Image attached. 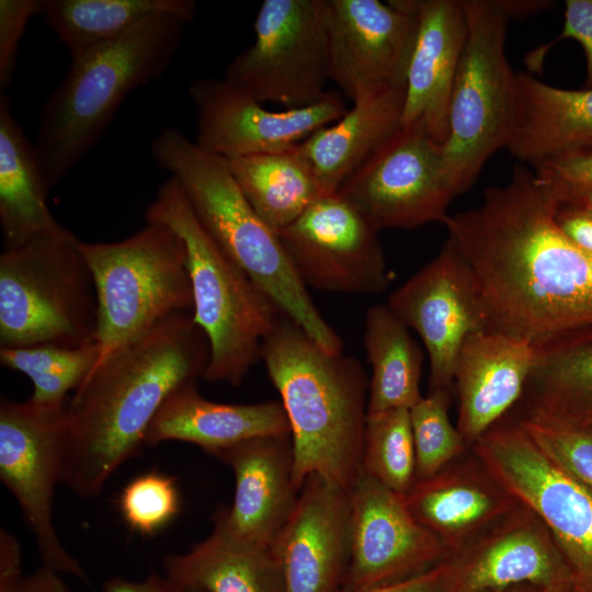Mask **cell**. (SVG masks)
<instances>
[{
    "label": "cell",
    "instance_id": "obj_1",
    "mask_svg": "<svg viewBox=\"0 0 592 592\" xmlns=\"http://www.w3.org/2000/svg\"><path fill=\"white\" fill-rule=\"evenodd\" d=\"M555 207L533 170L517 164L477 207L443 223L475 273L490 330L537 355L592 339V255L560 230Z\"/></svg>",
    "mask_w": 592,
    "mask_h": 592
},
{
    "label": "cell",
    "instance_id": "obj_2",
    "mask_svg": "<svg viewBox=\"0 0 592 592\" xmlns=\"http://www.w3.org/2000/svg\"><path fill=\"white\" fill-rule=\"evenodd\" d=\"M209 357L208 339L190 311L100 358L65 407L62 483L78 497L99 496L145 446L169 397L204 376Z\"/></svg>",
    "mask_w": 592,
    "mask_h": 592
},
{
    "label": "cell",
    "instance_id": "obj_3",
    "mask_svg": "<svg viewBox=\"0 0 592 592\" xmlns=\"http://www.w3.org/2000/svg\"><path fill=\"white\" fill-rule=\"evenodd\" d=\"M281 397L294 452V480L318 474L351 491L361 478L369 379L361 362L331 353L282 314L261 350Z\"/></svg>",
    "mask_w": 592,
    "mask_h": 592
},
{
    "label": "cell",
    "instance_id": "obj_4",
    "mask_svg": "<svg viewBox=\"0 0 592 592\" xmlns=\"http://www.w3.org/2000/svg\"><path fill=\"white\" fill-rule=\"evenodd\" d=\"M150 149L220 250L323 350L341 353L340 335L315 306L278 235L244 197L227 160L201 149L174 127L162 129Z\"/></svg>",
    "mask_w": 592,
    "mask_h": 592
},
{
    "label": "cell",
    "instance_id": "obj_5",
    "mask_svg": "<svg viewBox=\"0 0 592 592\" xmlns=\"http://www.w3.org/2000/svg\"><path fill=\"white\" fill-rule=\"evenodd\" d=\"M187 22L156 14L121 37L71 58L44 103L35 148L48 184L57 185L98 144L124 100L161 78Z\"/></svg>",
    "mask_w": 592,
    "mask_h": 592
},
{
    "label": "cell",
    "instance_id": "obj_6",
    "mask_svg": "<svg viewBox=\"0 0 592 592\" xmlns=\"http://www.w3.org/2000/svg\"><path fill=\"white\" fill-rule=\"evenodd\" d=\"M145 220L169 226L185 243L192 314L210 346L203 378L239 385L261 360L263 341L282 310L220 250L172 177L158 187L145 210Z\"/></svg>",
    "mask_w": 592,
    "mask_h": 592
},
{
    "label": "cell",
    "instance_id": "obj_7",
    "mask_svg": "<svg viewBox=\"0 0 592 592\" xmlns=\"http://www.w3.org/2000/svg\"><path fill=\"white\" fill-rule=\"evenodd\" d=\"M80 243L62 226L3 248L0 348L96 342V293Z\"/></svg>",
    "mask_w": 592,
    "mask_h": 592
},
{
    "label": "cell",
    "instance_id": "obj_8",
    "mask_svg": "<svg viewBox=\"0 0 592 592\" xmlns=\"http://www.w3.org/2000/svg\"><path fill=\"white\" fill-rule=\"evenodd\" d=\"M98 301L101 356L160 321L193 310L186 247L158 221L115 242L80 243Z\"/></svg>",
    "mask_w": 592,
    "mask_h": 592
},
{
    "label": "cell",
    "instance_id": "obj_9",
    "mask_svg": "<svg viewBox=\"0 0 592 592\" xmlns=\"http://www.w3.org/2000/svg\"><path fill=\"white\" fill-rule=\"evenodd\" d=\"M467 37L453 83L448 132L443 146L446 178L459 195L487 160L505 148L516 72L505 55L509 15L499 0H460Z\"/></svg>",
    "mask_w": 592,
    "mask_h": 592
},
{
    "label": "cell",
    "instance_id": "obj_10",
    "mask_svg": "<svg viewBox=\"0 0 592 592\" xmlns=\"http://www.w3.org/2000/svg\"><path fill=\"white\" fill-rule=\"evenodd\" d=\"M475 457L554 536L573 592H592V493L549 457L519 420L499 421L473 443Z\"/></svg>",
    "mask_w": 592,
    "mask_h": 592
},
{
    "label": "cell",
    "instance_id": "obj_11",
    "mask_svg": "<svg viewBox=\"0 0 592 592\" xmlns=\"http://www.w3.org/2000/svg\"><path fill=\"white\" fill-rule=\"evenodd\" d=\"M254 43L237 55L225 79L259 102L309 106L330 81L326 0H264Z\"/></svg>",
    "mask_w": 592,
    "mask_h": 592
},
{
    "label": "cell",
    "instance_id": "obj_12",
    "mask_svg": "<svg viewBox=\"0 0 592 592\" xmlns=\"http://www.w3.org/2000/svg\"><path fill=\"white\" fill-rule=\"evenodd\" d=\"M65 407L1 398L0 479L34 535L43 566L88 583L83 568L64 547L53 521L55 488L62 482Z\"/></svg>",
    "mask_w": 592,
    "mask_h": 592
},
{
    "label": "cell",
    "instance_id": "obj_13",
    "mask_svg": "<svg viewBox=\"0 0 592 592\" xmlns=\"http://www.w3.org/2000/svg\"><path fill=\"white\" fill-rule=\"evenodd\" d=\"M337 193L378 230L443 224L457 196L446 178L443 147L419 127H400Z\"/></svg>",
    "mask_w": 592,
    "mask_h": 592
},
{
    "label": "cell",
    "instance_id": "obj_14",
    "mask_svg": "<svg viewBox=\"0 0 592 592\" xmlns=\"http://www.w3.org/2000/svg\"><path fill=\"white\" fill-rule=\"evenodd\" d=\"M378 231L335 192L319 196L277 235L306 287L377 295L390 282Z\"/></svg>",
    "mask_w": 592,
    "mask_h": 592
},
{
    "label": "cell",
    "instance_id": "obj_15",
    "mask_svg": "<svg viewBox=\"0 0 592 592\" xmlns=\"http://www.w3.org/2000/svg\"><path fill=\"white\" fill-rule=\"evenodd\" d=\"M387 305L420 337L430 363V390L452 389L463 344L490 330L475 273L453 240L447 238L432 261L395 289Z\"/></svg>",
    "mask_w": 592,
    "mask_h": 592
},
{
    "label": "cell",
    "instance_id": "obj_16",
    "mask_svg": "<svg viewBox=\"0 0 592 592\" xmlns=\"http://www.w3.org/2000/svg\"><path fill=\"white\" fill-rule=\"evenodd\" d=\"M330 81L349 99L406 88L418 1L326 0Z\"/></svg>",
    "mask_w": 592,
    "mask_h": 592
},
{
    "label": "cell",
    "instance_id": "obj_17",
    "mask_svg": "<svg viewBox=\"0 0 592 592\" xmlns=\"http://www.w3.org/2000/svg\"><path fill=\"white\" fill-rule=\"evenodd\" d=\"M187 93L195 112L194 143L226 159L292 148L348 111L333 92L309 106L270 111L225 78H198Z\"/></svg>",
    "mask_w": 592,
    "mask_h": 592
},
{
    "label": "cell",
    "instance_id": "obj_18",
    "mask_svg": "<svg viewBox=\"0 0 592 592\" xmlns=\"http://www.w3.org/2000/svg\"><path fill=\"white\" fill-rule=\"evenodd\" d=\"M445 562L441 592H501L522 585L573 592L570 569L554 536L522 503Z\"/></svg>",
    "mask_w": 592,
    "mask_h": 592
},
{
    "label": "cell",
    "instance_id": "obj_19",
    "mask_svg": "<svg viewBox=\"0 0 592 592\" xmlns=\"http://www.w3.org/2000/svg\"><path fill=\"white\" fill-rule=\"evenodd\" d=\"M350 494V563L342 588L408 579L449 556L444 543L411 515L403 496L365 474Z\"/></svg>",
    "mask_w": 592,
    "mask_h": 592
},
{
    "label": "cell",
    "instance_id": "obj_20",
    "mask_svg": "<svg viewBox=\"0 0 592 592\" xmlns=\"http://www.w3.org/2000/svg\"><path fill=\"white\" fill-rule=\"evenodd\" d=\"M215 457L234 473L235 494L229 508L216 512L214 528L240 544L273 547L300 492L291 434L250 439Z\"/></svg>",
    "mask_w": 592,
    "mask_h": 592
},
{
    "label": "cell",
    "instance_id": "obj_21",
    "mask_svg": "<svg viewBox=\"0 0 592 592\" xmlns=\"http://www.w3.org/2000/svg\"><path fill=\"white\" fill-rule=\"evenodd\" d=\"M351 494L318 474L309 475L273 547L285 592H338L350 563Z\"/></svg>",
    "mask_w": 592,
    "mask_h": 592
},
{
    "label": "cell",
    "instance_id": "obj_22",
    "mask_svg": "<svg viewBox=\"0 0 592 592\" xmlns=\"http://www.w3.org/2000/svg\"><path fill=\"white\" fill-rule=\"evenodd\" d=\"M418 34L406 81L401 128H422L444 146L453 83L467 37L460 0H418Z\"/></svg>",
    "mask_w": 592,
    "mask_h": 592
},
{
    "label": "cell",
    "instance_id": "obj_23",
    "mask_svg": "<svg viewBox=\"0 0 592 592\" xmlns=\"http://www.w3.org/2000/svg\"><path fill=\"white\" fill-rule=\"evenodd\" d=\"M537 353L526 341L493 330L476 332L463 344L454 369L457 429L467 444L503 419L524 394Z\"/></svg>",
    "mask_w": 592,
    "mask_h": 592
},
{
    "label": "cell",
    "instance_id": "obj_24",
    "mask_svg": "<svg viewBox=\"0 0 592 592\" xmlns=\"http://www.w3.org/2000/svg\"><path fill=\"white\" fill-rule=\"evenodd\" d=\"M403 499L411 515L439 537L449 554L520 503L477 458L453 462L436 475L415 480Z\"/></svg>",
    "mask_w": 592,
    "mask_h": 592
},
{
    "label": "cell",
    "instance_id": "obj_25",
    "mask_svg": "<svg viewBox=\"0 0 592 592\" xmlns=\"http://www.w3.org/2000/svg\"><path fill=\"white\" fill-rule=\"evenodd\" d=\"M281 434H291L281 401L220 403L203 398L192 384L163 403L146 433L145 446L180 441L215 456L247 440Z\"/></svg>",
    "mask_w": 592,
    "mask_h": 592
},
{
    "label": "cell",
    "instance_id": "obj_26",
    "mask_svg": "<svg viewBox=\"0 0 592 592\" xmlns=\"http://www.w3.org/2000/svg\"><path fill=\"white\" fill-rule=\"evenodd\" d=\"M406 88L385 89L353 102L337 122L298 144L322 195L335 193L400 128Z\"/></svg>",
    "mask_w": 592,
    "mask_h": 592
},
{
    "label": "cell",
    "instance_id": "obj_27",
    "mask_svg": "<svg viewBox=\"0 0 592 592\" xmlns=\"http://www.w3.org/2000/svg\"><path fill=\"white\" fill-rule=\"evenodd\" d=\"M592 146V90H566L516 72L505 149L528 164Z\"/></svg>",
    "mask_w": 592,
    "mask_h": 592
},
{
    "label": "cell",
    "instance_id": "obj_28",
    "mask_svg": "<svg viewBox=\"0 0 592 592\" xmlns=\"http://www.w3.org/2000/svg\"><path fill=\"white\" fill-rule=\"evenodd\" d=\"M50 185L31 144L0 93V225L3 248L62 226L53 216L47 197Z\"/></svg>",
    "mask_w": 592,
    "mask_h": 592
},
{
    "label": "cell",
    "instance_id": "obj_29",
    "mask_svg": "<svg viewBox=\"0 0 592 592\" xmlns=\"http://www.w3.org/2000/svg\"><path fill=\"white\" fill-rule=\"evenodd\" d=\"M166 576L181 589L204 592H285L274 547L234 542L217 530L189 551L168 555Z\"/></svg>",
    "mask_w": 592,
    "mask_h": 592
},
{
    "label": "cell",
    "instance_id": "obj_30",
    "mask_svg": "<svg viewBox=\"0 0 592 592\" xmlns=\"http://www.w3.org/2000/svg\"><path fill=\"white\" fill-rule=\"evenodd\" d=\"M226 160L249 204L276 234L322 195L298 145Z\"/></svg>",
    "mask_w": 592,
    "mask_h": 592
},
{
    "label": "cell",
    "instance_id": "obj_31",
    "mask_svg": "<svg viewBox=\"0 0 592 592\" xmlns=\"http://www.w3.org/2000/svg\"><path fill=\"white\" fill-rule=\"evenodd\" d=\"M363 345L372 368L367 414L410 410L422 398L423 352L409 327L387 304L374 305L365 314Z\"/></svg>",
    "mask_w": 592,
    "mask_h": 592
},
{
    "label": "cell",
    "instance_id": "obj_32",
    "mask_svg": "<svg viewBox=\"0 0 592 592\" xmlns=\"http://www.w3.org/2000/svg\"><path fill=\"white\" fill-rule=\"evenodd\" d=\"M193 0H44L41 15L71 58L110 43L156 14L191 22Z\"/></svg>",
    "mask_w": 592,
    "mask_h": 592
},
{
    "label": "cell",
    "instance_id": "obj_33",
    "mask_svg": "<svg viewBox=\"0 0 592 592\" xmlns=\"http://www.w3.org/2000/svg\"><path fill=\"white\" fill-rule=\"evenodd\" d=\"M526 388L528 406L588 422L592 419V339L537 355Z\"/></svg>",
    "mask_w": 592,
    "mask_h": 592
},
{
    "label": "cell",
    "instance_id": "obj_34",
    "mask_svg": "<svg viewBox=\"0 0 592 592\" xmlns=\"http://www.w3.org/2000/svg\"><path fill=\"white\" fill-rule=\"evenodd\" d=\"M100 356L96 342L76 348L56 344L0 348L1 365L25 374L33 383L29 400L44 407L66 406L67 394L81 386Z\"/></svg>",
    "mask_w": 592,
    "mask_h": 592
},
{
    "label": "cell",
    "instance_id": "obj_35",
    "mask_svg": "<svg viewBox=\"0 0 592 592\" xmlns=\"http://www.w3.org/2000/svg\"><path fill=\"white\" fill-rule=\"evenodd\" d=\"M363 474L405 496L415 482V451L408 409L368 413Z\"/></svg>",
    "mask_w": 592,
    "mask_h": 592
},
{
    "label": "cell",
    "instance_id": "obj_36",
    "mask_svg": "<svg viewBox=\"0 0 592 592\" xmlns=\"http://www.w3.org/2000/svg\"><path fill=\"white\" fill-rule=\"evenodd\" d=\"M451 400V389L429 390L409 410L415 480L436 475L465 451L467 442L449 419Z\"/></svg>",
    "mask_w": 592,
    "mask_h": 592
},
{
    "label": "cell",
    "instance_id": "obj_37",
    "mask_svg": "<svg viewBox=\"0 0 592 592\" xmlns=\"http://www.w3.org/2000/svg\"><path fill=\"white\" fill-rule=\"evenodd\" d=\"M519 421L549 457L592 493V425L531 406Z\"/></svg>",
    "mask_w": 592,
    "mask_h": 592
},
{
    "label": "cell",
    "instance_id": "obj_38",
    "mask_svg": "<svg viewBox=\"0 0 592 592\" xmlns=\"http://www.w3.org/2000/svg\"><path fill=\"white\" fill-rule=\"evenodd\" d=\"M118 508L129 528L140 535L152 536L179 514L181 499L172 478L150 471L134 478L124 487Z\"/></svg>",
    "mask_w": 592,
    "mask_h": 592
},
{
    "label": "cell",
    "instance_id": "obj_39",
    "mask_svg": "<svg viewBox=\"0 0 592 592\" xmlns=\"http://www.w3.org/2000/svg\"><path fill=\"white\" fill-rule=\"evenodd\" d=\"M44 0H0V88L12 82L20 42L31 18L41 14Z\"/></svg>",
    "mask_w": 592,
    "mask_h": 592
},
{
    "label": "cell",
    "instance_id": "obj_40",
    "mask_svg": "<svg viewBox=\"0 0 592 592\" xmlns=\"http://www.w3.org/2000/svg\"><path fill=\"white\" fill-rule=\"evenodd\" d=\"M572 38L577 41L585 56V80L583 88L592 90V0H566L565 22L559 36L554 41L532 50L526 64L532 71H540L543 59L558 42Z\"/></svg>",
    "mask_w": 592,
    "mask_h": 592
},
{
    "label": "cell",
    "instance_id": "obj_41",
    "mask_svg": "<svg viewBox=\"0 0 592 592\" xmlns=\"http://www.w3.org/2000/svg\"><path fill=\"white\" fill-rule=\"evenodd\" d=\"M532 170L540 180L571 187L592 189V146L545 158L532 164Z\"/></svg>",
    "mask_w": 592,
    "mask_h": 592
},
{
    "label": "cell",
    "instance_id": "obj_42",
    "mask_svg": "<svg viewBox=\"0 0 592 592\" xmlns=\"http://www.w3.org/2000/svg\"><path fill=\"white\" fill-rule=\"evenodd\" d=\"M554 218L576 246L592 255V217L588 213L577 206L556 202Z\"/></svg>",
    "mask_w": 592,
    "mask_h": 592
},
{
    "label": "cell",
    "instance_id": "obj_43",
    "mask_svg": "<svg viewBox=\"0 0 592 592\" xmlns=\"http://www.w3.org/2000/svg\"><path fill=\"white\" fill-rule=\"evenodd\" d=\"M445 571L446 562L444 560L433 568L408 579L363 589L341 588L338 592H441Z\"/></svg>",
    "mask_w": 592,
    "mask_h": 592
},
{
    "label": "cell",
    "instance_id": "obj_44",
    "mask_svg": "<svg viewBox=\"0 0 592 592\" xmlns=\"http://www.w3.org/2000/svg\"><path fill=\"white\" fill-rule=\"evenodd\" d=\"M22 572V550L16 537L4 528L0 531V590L20 578Z\"/></svg>",
    "mask_w": 592,
    "mask_h": 592
},
{
    "label": "cell",
    "instance_id": "obj_45",
    "mask_svg": "<svg viewBox=\"0 0 592 592\" xmlns=\"http://www.w3.org/2000/svg\"><path fill=\"white\" fill-rule=\"evenodd\" d=\"M61 573L43 566L31 574H24L13 584L1 589L0 592H69Z\"/></svg>",
    "mask_w": 592,
    "mask_h": 592
},
{
    "label": "cell",
    "instance_id": "obj_46",
    "mask_svg": "<svg viewBox=\"0 0 592 592\" xmlns=\"http://www.w3.org/2000/svg\"><path fill=\"white\" fill-rule=\"evenodd\" d=\"M102 592H183V589L166 574L151 573L141 581H129L123 578L110 579L104 583Z\"/></svg>",
    "mask_w": 592,
    "mask_h": 592
},
{
    "label": "cell",
    "instance_id": "obj_47",
    "mask_svg": "<svg viewBox=\"0 0 592 592\" xmlns=\"http://www.w3.org/2000/svg\"><path fill=\"white\" fill-rule=\"evenodd\" d=\"M540 181L545 183L557 203L577 206L592 217V189L571 187L557 182Z\"/></svg>",
    "mask_w": 592,
    "mask_h": 592
},
{
    "label": "cell",
    "instance_id": "obj_48",
    "mask_svg": "<svg viewBox=\"0 0 592 592\" xmlns=\"http://www.w3.org/2000/svg\"><path fill=\"white\" fill-rule=\"evenodd\" d=\"M509 18H524L550 7L553 1L545 0H499Z\"/></svg>",
    "mask_w": 592,
    "mask_h": 592
},
{
    "label": "cell",
    "instance_id": "obj_49",
    "mask_svg": "<svg viewBox=\"0 0 592 592\" xmlns=\"http://www.w3.org/2000/svg\"><path fill=\"white\" fill-rule=\"evenodd\" d=\"M501 592H569V591L533 587V585H522V587L511 588Z\"/></svg>",
    "mask_w": 592,
    "mask_h": 592
},
{
    "label": "cell",
    "instance_id": "obj_50",
    "mask_svg": "<svg viewBox=\"0 0 592 592\" xmlns=\"http://www.w3.org/2000/svg\"><path fill=\"white\" fill-rule=\"evenodd\" d=\"M183 592H204V591L198 590V589H183Z\"/></svg>",
    "mask_w": 592,
    "mask_h": 592
},
{
    "label": "cell",
    "instance_id": "obj_51",
    "mask_svg": "<svg viewBox=\"0 0 592 592\" xmlns=\"http://www.w3.org/2000/svg\"><path fill=\"white\" fill-rule=\"evenodd\" d=\"M583 423L592 425V419H590L588 422H583Z\"/></svg>",
    "mask_w": 592,
    "mask_h": 592
}]
</instances>
